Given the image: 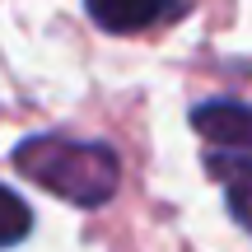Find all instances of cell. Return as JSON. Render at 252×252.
<instances>
[{
    "label": "cell",
    "mask_w": 252,
    "mask_h": 252,
    "mask_svg": "<svg viewBox=\"0 0 252 252\" xmlns=\"http://www.w3.org/2000/svg\"><path fill=\"white\" fill-rule=\"evenodd\" d=\"M14 168L56 191L75 206H103L122 182V159L103 140H70V135H28L14 150Z\"/></svg>",
    "instance_id": "6da1fadb"
},
{
    "label": "cell",
    "mask_w": 252,
    "mask_h": 252,
    "mask_svg": "<svg viewBox=\"0 0 252 252\" xmlns=\"http://www.w3.org/2000/svg\"><path fill=\"white\" fill-rule=\"evenodd\" d=\"M191 126L210 145V168H252V108L234 98H206L191 108Z\"/></svg>",
    "instance_id": "7a4b0ae2"
},
{
    "label": "cell",
    "mask_w": 252,
    "mask_h": 252,
    "mask_svg": "<svg viewBox=\"0 0 252 252\" xmlns=\"http://www.w3.org/2000/svg\"><path fill=\"white\" fill-rule=\"evenodd\" d=\"M89 19L108 33H145L187 14V0H84Z\"/></svg>",
    "instance_id": "3957f363"
},
{
    "label": "cell",
    "mask_w": 252,
    "mask_h": 252,
    "mask_svg": "<svg viewBox=\"0 0 252 252\" xmlns=\"http://www.w3.org/2000/svg\"><path fill=\"white\" fill-rule=\"evenodd\" d=\"M28 229H33V210H28V201L19 196V191L0 187V248L24 243Z\"/></svg>",
    "instance_id": "277c9868"
},
{
    "label": "cell",
    "mask_w": 252,
    "mask_h": 252,
    "mask_svg": "<svg viewBox=\"0 0 252 252\" xmlns=\"http://www.w3.org/2000/svg\"><path fill=\"white\" fill-rule=\"evenodd\" d=\"M224 201L229 215L252 234V168H224Z\"/></svg>",
    "instance_id": "5b68a950"
}]
</instances>
